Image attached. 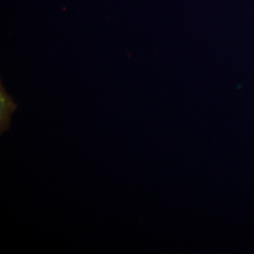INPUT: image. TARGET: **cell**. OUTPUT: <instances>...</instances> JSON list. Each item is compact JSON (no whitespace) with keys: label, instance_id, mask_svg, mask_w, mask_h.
I'll return each mask as SVG.
<instances>
[{"label":"cell","instance_id":"1","mask_svg":"<svg viewBox=\"0 0 254 254\" xmlns=\"http://www.w3.org/2000/svg\"><path fill=\"white\" fill-rule=\"evenodd\" d=\"M18 105L6 91L3 83L0 84V133L9 130L11 115L17 109Z\"/></svg>","mask_w":254,"mask_h":254}]
</instances>
